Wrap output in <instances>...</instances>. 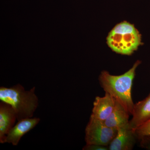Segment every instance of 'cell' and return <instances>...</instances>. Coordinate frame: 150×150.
Listing matches in <instances>:
<instances>
[{"label":"cell","instance_id":"1","mask_svg":"<svg viewBox=\"0 0 150 150\" xmlns=\"http://www.w3.org/2000/svg\"><path fill=\"white\" fill-rule=\"evenodd\" d=\"M141 63L138 60L130 70L122 75L114 76L103 71L99 77L100 84L105 92L121 103L130 115H132L134 105L131 94L133 81L137 67Z\"/></svg>","mask_w":150,"mask_h":150},{"label":"cell","instance_id":"2","mask_svg":"<svg viewBox=\"0 0 150 150\" xmlns=\"http://www.w3.org/2000/svg\"><path fill=\"white\" fill-rule=\"evenodd\" d=\"M35 87L29 91L21 85L10 88L1 87L0 100L10 105L15 110L17 121L32 118L38 105V99L35 94Z\"/></svg>","mask_w":150,"mask_h":150},{"label":"cell","instance_id":"3","mask_svg":"<svg viewBox=\"0 0 150 150\" xmlns=\"http://www.w3.org/2000/svg\"><path fill=\"white\" fill-rule=\"evenodd\" d=\"M107 44L117 54L130 56L143 45L142 35L134 24L127 21L115 25L108 33Z\"/></svg>","mask_w":150,"mask_h":150},{"label":"cell","instance_id":"4","mask_svg":"<svg viewBox=\"0 0 150 150\" xmlns=\"http://www.w3.org/2000/svg\"><path fill=\"white\" fill-rule=\"evenodd\" d=\"M117 133V129L108 127L103 121L91 116L85 129L86 144L108 146Z\"/></svg>","mask_w":150,"mask_h":150},{"label":"cell","instance_id":"5","mask_svg":"<svg viewBox=\"0 0 150 150\" xmlns=\"http://www.w3.org/2000/svg\"><path fill=\"white\" fill-rule=\"evenodd\" d=\"M138 140L129 123L117 129L116 136L108 146L109 150H131Z\"/></svg>","mask_w":150,"mask_h":150},{"label":"cell","instance_id":"6","mask_svg":"<svg viewBox=\"0 0 150 150\" xmlns=\"http://www.w3.org/2000/svg\"><path fill=\"white\" fill-rule=\"evenodd\" d=\"M40 121L38 118H25L18 121L7 135L5 143L17 146L22 137L33 129Z\"/></svg>","mask_w":150,"mask_h":150},{"label":"cell","instance_id":"7","mask_svg":"<svg viewBox=\"0 0 150 150\" xmlns=\"http://www.w3.org/2000/svg\"><path fill=\"white\" fill-rule=\"evenodd\" d=\"M17 120L15 110L10 105L0 103V143H5L7 135Z\"/></svg>","mask_w":150,"mask_h":150},{"label":"cell","instance_id":"8","mask_svg":"<svg viewBox=\"0 0 150 150\" xmlns=\"http://www.w3.org/2000/svg\"><path fill=\"white\" fill-rule=\"evenodd\" d=\"M115 102V98L107 93L105 92L104 96L96 97L93 102L91 116L104 121L114 109Z\"/></svg>","mask_w":150,"mask_h":150},{"label":"cell","instance_id":"9","mask_svg":"<svg viewBox=\"0 0 150 150\" xmlns=\"http://www.w3.org/2000/svg\"><path fill=\"white\" fill-rule=\"evenodd\" d=\"M132 115L129 125L134 130L150 120V93L144 99L134 104Z\"/></svg>","mask_w":150,"mask_h":150},{"label":"cell","instance_id":"10","mask_svg":"<svg viewBox=\"0 0 150 150\" xmlns=\"http://www.w3.org/2000/svg\"><path fill=\"white\" fill-rule=\"evenodd\" d=\"M130 115L129 112L123 105L115 100L114 109L110 115L103 122L108 127L118 129L129 123Z\"/></svg>","mask_w":150,"mask_h":150},{"label":"cell","instance_id":"11","mask_svg":"<svg viewBox=\"0 0 150 150\" xmlns=\"http://www.w3.org/2000/svg\"><path fill=\"white\" fill-rule=\"evenodd\" d=\"M134 131L137 134L138 140L142 137L150 135V119L146 123L142 124L139 127L134 129Z\"/></svg>","mask_w":150,"mask_h":150},{"label":"cell","instance_id":"12","mask_svg":"<svg viewBox=\"0 0 150 150\" xmlns=\"http://www.w3.org/2000/svg\"><path fill=\"white\" fill-rule=\"evenodd\" d=\"M139 141L141 147L150 150V135L142 137Z\"/></svg>","mask_w":150,"mask_h":150},{"label":"cell","instance_id":"13","mask_svg":"<svg viewBox=\"0 0 150 150\" xmlns=\"http://www.w3.org/2000/svg\"><path fill=\"white\" fill-rule=\"evenodd\" d=\"M83 150H108V146L97 144H86L83 148Z\"/></svg>","mask_w":150,"mask_h":150}]
</instances>
